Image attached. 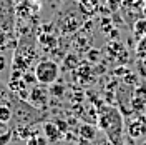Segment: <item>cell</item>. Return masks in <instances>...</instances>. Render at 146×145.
Returning a JSON list of instances; mask_svg holds the SVG:
<instances>
[{
  "label": "cell",
  "mask_w": 146,
  "mask_h": 145,
  "mask_svg": "<svg viewBox=\"0 0 146 145\" xmlns=\"http://www.w3.org/2000/svg\"><path fill=\"white\" fill-rule=\"evenodd\" d=\"M12 120V109L9 105H0V122L9 124Z\"/></svg>",
  "instance_id": "8992f818"
},
{
  "label": "cell",
  "mask_w": 146,
  "mask_h": 145,
  "mask_svg": "<svg viewBox=\"0 0 146 145\" xmlns=\"http://www.w3.org/2000/svg\"><path fill=\"white\" fill-rule=\"evenodd\" d=\"M96 145H113V144H111V140H110V138H105V140H100Z\"/></svg>",
  "instance_id": "7c38bea8"
},
{
  "label": "cell",
  "mask_w": 146,
  "mask_h": 145,
  "mask_svg": "<svg viewBox=\"0 0 146 145\" xmlns=\"http://www.w3.org/2000/svg\"><path fill=\"white\" fill-rule=\"evenodd\" d=\"M145 145H146V142H145Z\"/></svg>",
  "instance_id": "2e32d148"
},
{
  "label": "cell",
  "mask_w": 146,
  "mask_h": 145,
  "mask_svg": "<svg viewBox=\"0 0 146 145\" xmlns=\"http://www.w3.org/2000/svg\"><path fill=\"white\" fill-rule=\"evenodd\" d=\"M146 132V120L143 117H138L131 125H129V135L133 138H138V137H143Z\"/></svg>",
  "instance_id": "3957f363"
},
{
  "label": "cell",
  "mask_w": 146,
  "mask_h": 145,
  "mask_svg": "<svg viewBox=\"0 0 146 145\" xmlns=\"http://www.w3.org/2000/svg\"><path fill=\"white\" fill-rule=\"evenodd\" d=\"M43 130H45V135L48 137V140H52V142H58L63 137V132L56 127L55 124H46L45 127H43Z\"/></svg>",
  "instance_id": "277c9868"
},
{
  "label": "cell",
  "mask_w": 146,
  "mask_h": 145,
  "mask_svg": "<svg viewBox=\"0 0 146 145\" xmlns=\"http://www.w3.org/2000/svg\"><path fill=\"white\" fill-rule=\"evenodd\" d=\"M100 127L105 130V134L108 135L113 145H125L121 140V134H123V120H121V113L113 107H106L103 109V113H100V120H98Z\"/></svg>",
  "instance_id": "6da1fadb"
},
{
  "label": "cell",
  "mask_w": 146,
  "mask_h": 145,
  "mask_svg": "<svg viewBox=\"0 0 146 145\" xmlns=\"http://www.w3.org/2000/svg\"><path fill=\"white\" fill-rule=\"evenodd\" d=\"M145 109H146V103H145Z\"/></svg>",
  "instance_id": "5bb4252c"
},
{
  "label": "cell",
  "mask_w": 146,
  "mask_h": 145,
  "mask_svg": "<svg viewBox=\"0 0 146 145\" xmlns=\"http://www.w3.org/2000/svg\"><path fill=\"white\" fill-rule=\"evenodd\" d=\"M5 67H7V60H5V57H2V55H0V72H3V70H5Z\"/></svg>",
  "instance_id": "8fae6325"
},
{
  "label": "cell",
  "mask_w": 146,
  "mask_h": 145,
  "mask_svg": "<svg viewBox=\"0 0 146 145\" xmlns=\"http://www.w3.org/2000/svg\"><path fill=\"white\" fill-rule=\"evenodd\" d=\"M80 134H82V137L91 140V138H95V128L90 127V125H83L82 130H80Z\"/></svg>",
  "instance_id": "ba28073f"
},
{
  "label": "cell",
  "mask_w": 146,
  "mask_h": 145,
  "mask_svg": "<svg viewBox=\"0 0 146 145\" xmlns=\"http://www.w3.org/2000/svg\"><path fill=\"white\" fill-rule=\"evenodd\" d=\"M58 64L53 62V60H40L35 67V79L36 82L43 83V85H52L56 79H58Z\"/></svg>",
  "instance_id": "7a4b0ae2"
},
{
  "label": "cell",
  "mask_w": 146,
  "mask_h": 145,
  "mask_svg": "<svg viewBox=\"0 0 146 145\" xmlns=\"http://www.w3.org/2000/svg\"><path fill=\"white\" fill-rule=\"evenodd\" d=\"M10 137H12V132H2V135H0V145H7L10 142Z\"/></svg>",
  "instance_id": "30bf717a"
},
{
  "label": "cell",
  "mask_w": 146,
  "mask_h": 145,
  "mask_svg": "<svg viewBox=\"0 0 146 145\" xmlns=\"http://www.w3.org/2000/svg\"><path fill=\"white\" fill-rule=\"evenodd\" d=\"M135 34L139 37L146 35V20H136V23H135Z\"/></svg>",
  "instance_id": "52a82bcc"
},
{
  "label": "cell",
  "mask_w": 146,
  "mask_h": 145,
  "mask_svg": "<svg viewBox=\"0 0 146 145\" xmlns=\"http://www.w3.org/2000/svg\"><path fill=\"white\" fill-rule=\"evenodd\" d=\"M27 145H46V140L43 137H33V138H28Z\"/></svg>",
  "instance_id": "9c48e42d"
},
{
  "label": "cell",
  "mask_w": 146,
  "mask_h": 145,
  "mask_svg": "<svg viewBox=\"0 0 146 145\" xmlns=\"http://www.w3.org/2000/svg\"><path fill=\"white\" fill-rule=\"evenodd\" d=\"M136 57L139 58V60L146 62V35L139 37V40H138V44H136Z\"/></svg>",
  "instance_id": "5b68a950"
},
{
  "label": "cell",
  "mask_w": 146,
  "mask_h": 145,
  "mask_svg": "<svg viewBox=\"0 0 146 145\" xmlns=\"http://www.w3.org/2000/svg\"><path fill=\"white\" fill-rule=\"evenodd\" d=\"M5 130V122H0V134Z\"/></svg>",
  "instance_id": "4fadbf2b"
},
{
  "label": "cell",
  "mask_w": 146,
  "mask_h": 145,
  "mask_svg": "<svg viewBox=\"0 0 146 145\" xmlns=\"http://www.w3.org/2000/svg\"><path fill=\"white\" fill-rule=\"evenodd\" d=\"M145 3H146V0H145Z\"/></svg>",
  "instance_id": "9a60e30c"
}]
</instances>
